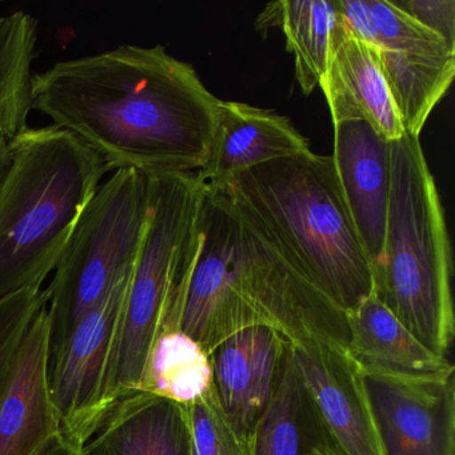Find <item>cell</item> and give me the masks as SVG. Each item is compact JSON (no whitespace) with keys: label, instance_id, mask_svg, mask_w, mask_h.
<instances>
[{"label":"cell","instance_id":"obj_1","mask_svg":"<svg viewBox=\"0 0 455 455\" xmlns=\"http://www.w3.org/2000/svg\"><path fill=\"white\" fill-rule=\"evenodd\" d=\"M220 100L164 46L122 44L34 74L33 110L94 151L108 172L196 174Z\"/></svg>","mask_w":455,"mask_h":455},{"label":"cell","instance_id":"obj_2","mask_svg":"<svg viewBox=\"0 0 455 455\" xmlns=\"http://www.w3.org/2000/svg\"><path fill=\"white\" fill-rule=\"evenodd\" d=\"M198 230L175 329L209 355L226 338L255 326L270 327L290 342L318 339L347 348L346 314L222 188L204 185Z\"/></svg>","mask_w":455,"mask_h":455},{"label":"cell","instance_id":"obj_3","mask_svg":"<svg viewBox=\"0 0 455 455\" xmlns=\"http://www.w3.org/2000/svg\"><path fill=\"white\" fill-rule=\"evenodd\" d=\"M343 313L372 294V270L332 156L308 150L267 162L222 186Z\"/></svg>","mask_w":455,"mask_h":455},{"label":"cell","instance_id":"obj_4","mask_svg":"<svg viewBox=\"0 0 455 455\" xmlns=\"http://www.w3.org/2000/svg\"><path fill=\"white\" fill-rule=\"evenodd\" d=\"M0 180V299L44 289L79 215L102 183V159L66 130L26 129Z\"/></svg>","mask_w":455,"mask_h":455},{"label":"cell","instance_id":"obj_5","mask_svg":"<svg viewBox=\"0 0 455 455\" xmlns=\"http://www.w3.org/2000/svg\"><path fill=\"white\" fill-rule=\"evenodd\" d=\"M390 148V204L372 294L423 346L449 358L455 316L443 207L419 137L404 132Z\"/></svg>","mask_w":455,"mask_h":455},{"label":"cell","instance_id":"obj_6","mask_svg":"<svg viewBox=\"0 0 455 455\" xmlns=\"http://www.w3.org/2000/svg\"><path fill=\"white\" fill-rule=\"evenodd\" d=\"M204 185L196 174L148 175V209L122 315L114 399L143 390L158 335L174 327L199 246Z\"/></svg>","mask_w":455,"mask_h":455},{"label":"cell","instance_id":"obj_7","mask_svg":"<svg viewBox=\"0 0 455 455\" xmlns=\"http://www.w3.org/2000/svg\"><path fill=\"white\" fill-rule=\"evenodd\" d=\"M148 209V175L124 169L100 183L44 289L52 348L60 347L137 257Z\"/></svg>","mask_w":455,"mask_h":455},{"label":"cell","instance_id":"obj_8","mask_svg":"<svg viewBox=\"0 0 455 455\" xmlns=\"http://www.w3.org/2000/svg\"><path fill=\"white\" fill-rule=\"evenodd\" d=\"M132 265L116 279L65 342L50 353L49 385L60 433L81 447L114 399L122 315Z\"/></svg>","mask_w":455,"mask_h":455},{"label":"cell","instance_id":"obj_9","mask_svg":"<svg viewBox=\"0 0 455 455\" xmlns=\"http://www.w3.org/2000/svg\"><path fill=\"white\" fill-rule=\"evenodd\" d=\"M382 455H455V377L362 371Z\"/></svg>","mask_w":455,"mask_h":455},{"label":"cell","instance_id":"obj_10","mask_svg":"<svg viewBox=\"0 0 455 455\" xmlns=\"http://www.w3.org/2000/svg\"><path fill=\"white\" fill-rule=\"evenodd\" d=\"M303 383L343 455H382L361 367L347 348L318 339L290 342Z\"/></svg>","mask_w":455,"mask_h":455},{"label":"cell","instance_id":"obj_11","mask_svg":"<svg viewBox=\"0 0 455 455\" xmlns=\"http://www.w3.org/2000/svg\"><path fill=\"white\" fill-rule=\"evenodd\" d=\"M289 345L281 332L255 326L230 335L210 353L218 403L247 442L278 387Z\"/></svg>","mask_w":455,"mask_h":455},{"label":"cell","instance_id":"obj_12","mask_svg":"<svg viewBox=\"0 0 455 455\" xmlns=\"http://www.w3.org/2000/svg\"><path fill=\"white\" fill-rule=\"evenodd\" d=\"M367 122L334 124V161L348 212L371 270L385 247L391 190V148Z\"/></svg>","mask_w":455,"mask_h":455},{"label":"cell","instance_id":"obj_13","mask_svg":"<svg viewBox=\"0 0 455 455\" xmlns=\"http://www.w3.org/2000/svg\"><path fill=\"white\" fill-rule=\"evenodd\" d=\"M52 329L46 305L34 319L0 398V455H42L60 434L49 385Z\"/></svg>","mask_w":455,"mask_h":455},{"label":"cell","instance_id":"obj_14","mask_svg":"<svg viewBox=\"0 0 455 455\" xmlns=\"http://www.w3.org/2000/svg\"><path fill=\"white\" fill-rule=\"evenodd\" d=\"M308 150V140L286 116L220 100L209 156L196 177L204 185L222 188L252 167Z\"/></svg>","mask_w":455,"mask_h":455},{"label":"cell","instance_id":"obj_15","mask_svg":"<svg viewBox=\"0 0 455 455\" xmlns=\"http://www.w3.org/2000/svg\"><path fill=\"white\" fill-rule=\"evenodd\" d=\"M319 87L332 124L363 121L387 142L403 137L398 111L374 54L340 17L330 36L329 60Z\"/></svg>","mask_w":455,"mask_h":455},{"label":"cell","instance_id":"obj_16","mask_svg":"<svg viewBox=\"0 0 455 455\" xmlns=\"http://www.w3.org/2000/svg\"><path fill=\"white\" fill-rule=\"evenodd\" d=\"M81 455H193L186 406L148 391L116 399Z\"/></svg>","mask_w":455,"mask_h":455},{"label":"cell","instance_id":"obj_17","mask_svg":"<svg viewBox=\"0 0 455 455\" xmlns=\"http://www.w3.org/2000/svg\"><path fill=\"white\" fill-rule=\"evenodd\" d=\"M347 351L362 371L403 378H441L455 374L449 358L423 346L375 297L346 313Z\"/></svg>","mask_w":455,"mask_h":455},{"label":"cell","instance_id":"obj_18","mask_svg":"<svg viewBox=\"0 0 455 455\" xmlns=\"http://www.w3.org/2000/svg\"><path fill=\"white\" fill-rule=\"evenodd\" d=\"M249 443L251 455H343L303 383L290 345L278 387Z\"/></svg>","mask_w":455,"mask_h":455},{"label":"cell","instance_id":"obj_19","mask_svg":"<svg viewBox=\"0 0 455 455\" xmlns=\"http://www.w3.org/2000/svg\"><path fill=\"white\" fill-rule=\"evenodd\" d=\"M407 134L419 137L434 108L451 86L455 54L371 50Z\"/></svg>","mask_w":455,"mask_h":455},{"label":"cell","instance_id":"obj_20","mask_svg":"<svg viewBox=\"0 0 455 455\" xmlns=\"http://www.w3.org/2000/svg\"><path fill=\"white\" fill-rule=\"evenodd\" d=\"M338 20L335 0H281L266 6L255 28L283 30L287 52L294 55L295 79L303 94L310 95L326 71L330 36Z\"/></svg>","mask_w":455,"mask_h":455},{"label":"cell","instance_id":"obj_21","mask_svg":"<svg viewBox=\"0 0 455 455\" xmlns=\"http://www.w3.org/2000/svg\"><path fill=\"white\" fill-rule=\"evenodd\" d=\"M212 388L209 354L180 330H164L151 350L143 391L188 406Z\"/></svg>","mask_w":455,"mask_h":455},{"label":"cell","instance_id":"obj_22","mask_svg":"<svg viewBox=\"0 0 455 455\" xmlns=\"http://www.w3.org/2000/svg\"><path fill=\"white\" fill-rule=\"evenodd\" d=\"M46 305L44 289H25L0 299V398L14 371L26 335Z\"/></svg>","mask_w":455,"mask_h":455},{"label":"cell","instance_id":"obj_23","mask_svg":"<svg viewBox=\"0 0 455 455\" xmlns=\"http://www.w3.org/2000/svg\"><path fill=\"white\" fill-rule=\"evenodd\" d=\"M193 455H251L250 443L231 427L218 403L214 386L186 406Z\"/></svg>","mask_w":455,"mask_h":455},{"label":"cell","instance_id":"obj_24","mask_svg":"<svg viewBox=\"0 0 455 455\" xmlns=\"http://www.w3.org/2000/svg\"><path fill=\"white\" fill-rule=\"evenodd\" d=\"M369 4L377 28V42L370 50L455 54L441 36L420 25L403 10L396 7L394 2L369 0Z\"/></svg>","mask_w":455,"mask_h":455},{"label":"cell","instance_id":"obj_25","mask_svg":"<svg viewBox=\"0 0 455 455\" xmlns=\"http://www.w3.org/2000/svg\"><path fill=\"white\" fill-rule=\"evenodd\" d=\"M394 4L441 36L447 46L455 52L454 0H406L394 2Z\"/></svg>","mask_w":455,"mask_h":455},{"label":"cell","instance_id":"obj_26","mask_svg":"<svg viewBox=\"0 0 455 455\" xmlns=\"http://www.w3.org/2000/svg\"><path fill=\"white\" fill-rule=\"evenodd\" d=\"M42 455H81V450L60 433L52 438Z\"/></svg>","mask_w":455,"mask_h":455},{"label":"cell","instance_id":"obj_27","mask_svg":"<svg viewBox=\"0 0 455 455\" xmlns=\"http://www.w3.org/2000/svg\"><path fill=\"white\" fill-rule=\"evenodd\" d=\"M9 146H4L0 148V180L4 177V172H6L7 164H9Z\"/></svg>","mask_w":455,"mask_h":455}]
</instances>
